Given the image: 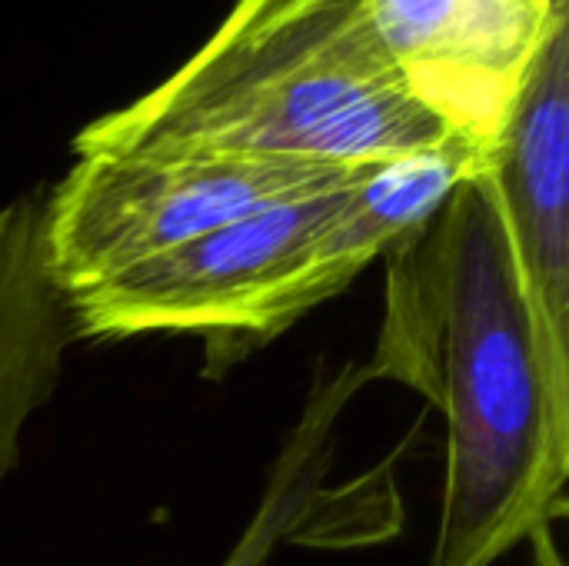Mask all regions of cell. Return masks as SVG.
<instances>
[{"label":"cell","mask_w":569,"mask_h":566,"mask_svg":"<svg viewBox=\"0 0 569 566\" xmlns=\"http://www.w3.org/2000/svg\"><path fill=\"white\" fill-rule=\"evenodd\" d=\"M553 527L557 524H543L537 527L527 544L533 550V566H563V557H560V547H557V537H553Z\"/></svg>","instance_id":"8"},{"label":"cell","mask_w":569,"mask_h":566,"mask_svg":"<svg viewBox=\"0 0 569 566\" xmlns=\"http://www.w3.org/2000/svg\"><path fill=\"white\" fill-rule=\"evenodd\" d=\"M387 257L367 380L423 394L447 420L430 566H490L567 517L569 380L543 350L483 163Z\"/></svg>","instance_id":"1"},{"label":"cell","mask_w":569,"mask_h":566,"mask_svg":"<svg viewBox=\"0 0 569 566\" xmlns=\"http://www.w3.org/2000/svg\"><path fill=\"white\" fill-rule=\"evenodd\" d=\"M360 170L207 153H80L43 197V260L67 297Z\"/></svg>","instance_id":"4"},{"label":"cell","mask_w":569,"mask_h":566,"mask_svg":"<svg viewBox=\"0 0 569 566\" xmlns=\"http://www.w3.org/2000/svg\"><path fill=\"white\" fill-rule=\"evenodd\" d=\"M353 180L263 207L67 294L73 340L193 334L203 337V374L230 370L323 304L317 247Z\"/></svg>","instance_id":"3"},{"label":"cell","mask_w":569,"mask_h":566,"mask_svg":"<svg viewBox=\"0 0 569 566\" xmlns=\"http://www.w3.org/2000/svg\"><path fill=\"white\" fill-rule=\"evenodd\" d=\"M363 384L370 380L363 367L353 364L337 370L330 380H317L303 420L293 427L273 464V474L263 487L253 520L227 554L223 566H267L270 554L280 544L300 540V530L320 520V500L327 497L320 490V480L330 467L333 427L343 404Z\"/></svg>","instance_id":"7"},{"label":"cell","mask_w":569,"mask_h":566,"mask_svg":"<svg viewBox=\"0 0 569 566\" xmlns=\"http://www.w3.org/2000/svg\"><path fill=\"white\" fill-rule=\"evenodd\" d=\"M483 170L550 367L569 380V20L540 50Z\"/></svg>","instance_id":"6"},{"label":"cell","mask_w":569,"mask_h":566,"mask_svg":"<svg viewBox=\"0 0 569 566\" xmlns=\"http://www.w3.org/2000/svg\"><path fill=\"white\" fill-rule=\"evenodd\" d=\"M363 10L417 100L483 150L569 20V0H363Z\"/></svg>","instance_id":"5"},{"label":"cell","mask_w":569,"mask_h":566,"mask_svg":"<svg viewBox=\"0 0 569 566\" xmlns=\"http://www.w3.org/2000/svg\"><path fill=\"white\" fill-rule=\"evenodd\" d=\"M453 137L380 47L363 0H237L163 83L87 123L73 153L370 167Z\"/></svg>","instance_id":"2"}]
</instances>
